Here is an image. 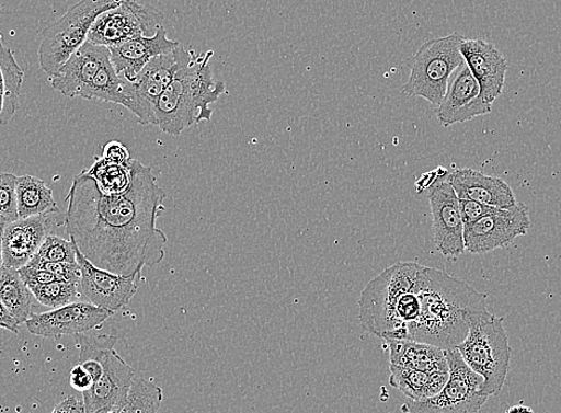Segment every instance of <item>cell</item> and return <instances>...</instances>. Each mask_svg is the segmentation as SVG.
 Listing matches in <instances>:
<instances>
[{"label": "cell", "instance_id": "cell-32", "mask_svg": "<svg viewBox=\"0 0 561 413\" xmlns=\"http://www.w3.org/2000/svg\"><path fill=\"white\" fill-rule=\"evenodd\" d=\"M19 177L9 172H0V217L8 222L20 219L18 205Z\"/></svg>", "mask_w": 561, "mask_h": 413}, {"label": "cell", "instance_id": "cell-35", "mask_svg": "<svg viewBox=\"0 0 561 413\" xmlns=\"http://www.w3.org/2000/svg\"><path fill=\"white\" fill-rule=\"evenodd\" d=\"M19 274L23 279V283L30 288L59 282V279L49 272L38 269L36 266L30 264L19 269Z\"/></svg>", "mask_w": 561, "mask_h": 413}, {"label": "cell", "instance_id": "cell-42", "mask_svg": "<svg viewBox=\"0 0 561 413\" xmlns=\"http://www.w3.org/2000/svg\"><path fill=\"white\" fill-rule=\"evenodd\" d=\"M504 413H534V411L526 405H515L507 409Z\"/></svg>", "mask_w": 561, "mask_h": 413}, {"label": "cell", "instance_id": "cell-27", "mask_svg": "<svg viewBox=\"0 0 561 413\" xmlns=\"http://www.w3.org/2000/svg\"><path fill=\"white\" fill-rule=\"evenodd\" d=\"M92 100L124 105L130 112L135 108L131 83L115 71L111 59L103 65L93 79L88 93V101Z\"/></svg>", "mask_w": 561, "mask_h": 413}, {"label": "cell", "instance_id": "cell-23", "mask_svg": "<svg viewBox=\"0 0 561 413\" xmlns=\"http://www.w3.org/2000/svg\"><path fill=\"white\" fill-rule=\"evenodd\" d=\"M24 73L0 34V125L7 126L19 108Z\"/></svg>", "mask_w": 561, "mask_h": 413}, {"label": "cell", "instance_id": "cell-17", "mask_svg": "<svg viewBox=\"0 0 561 413\" xmlns=\"http://www.w3.org/2000/svg\"><path fill=\"white\" fill-rule=\"evenodd\" d=\"M65 225L60 211L19 219L7 225L3 238V260L8 268L21 269L36 255L55 226Z\"/></svg>", "mask_w": 561, "mask_h": 413}, {"label": "cell", "instance_id": "cell-43", "mask_svg": "<svg viewBox=\"0 0 561 413\" xmlns=\"http://www.w3.org/2000/svg\"><path fill=\"white\" fill-rule=\"evenodd\" d=\"M0 7H2V4H0Z\"/></svg>", "mask_w": 561, "mask_h": 413}, {"label": "cell", "instance_id": "cell-18", "mask_svg": "<svg viewBox=\"0 0 561 413\" xmlns=\"http://www.w3.org/2000/svg\"><path fill=\"white\" fill-rule=\"evenodd\" d=\"M463 61L471 70L483 99L493 103L503 92L507 61L503 53L482 38H465L460 46Z\"/></svg>", "mask_w": 561, "mask_h": 413}, {"label": "cell", "instance_id": "cell-25", "mask_svg": "<svg viewBox=\"0 0 561 413\" xmlns=\"http://www.w3.org/2000/svg\"><path fill=\"white\" fill-rule=\"evenodd\" d=\"M18 205L20 219L60 211L46 182L30 175L19 177Z\"/></svg>", "mask_w": 561, "mask_h": 413}, {"label": "cell", "instance_id": "cell-38", "mask_svg": "<svg viewBox=\"0 0 561 413\" xmlns=\"http://www.w3.org/2000/svg\"><path fill=\"white\" fill-rule=\"evenodd\" d=\"M50 413H85L83 401H79L75 395H69L61 401Z\"/></svg>", "mask_w": 561, "mask_h": 413}, {"label": "cell", "instance_id": "cell-5", "mask_svg": "<svg viewBox=\"0 0 561 413\" xmlns=\"http://www.w3.org/2000/svg\"><path fill=\"white\" fill-rule=\"evenodd\" d=\"M421 269L420 263L399 262L367 284L358 301V318L365 331L383 341H396L398 302L415 287Z\"/></svg>", "mask_w": 561, "mask_h": 413}, {"label": "cell", "instance_id": "cell-7", "mask_svg": "<svg viewBox=\"0 0 561 413\" xmlns=\"http://www.w3.org/2000/svg\"><path fill=\"white\" fill-rule=\"evenodd\" d=\"M126 0H82L43 33L38 48L39 68L56 76L73 53L88 42L93 23Z\"/></svg>", "mask_w": 561, "mask_h": 413}, {"label": "cell", "instance_id": "cell-16", "mask_svg": "<svg viewBox=\"0 0 561 413\" xmlns=\"http://www.w3.org/2000/svg\"><path fill=\"white\" fill-rule=\"evenodd\" d=\"M117 337L113 335L102 353V376L83 393L85 413H96L112 406L128 395L136 372L115 351Z\"/></svg>", "mask_w": 561, "mask_h": 413}, {"label": "cell", "instance_id": "cell-22", "mask_svg": "<svg viewBox=\"0 0 561 413\" xmlns=\"http://www.w3.org/2000/svg\"><path fill=\"white\" fill-rule=\"evenodd\" d=\"M390 366L423 371H449L446 351L415 341H386Z\"/></svg>", "mask_w": 561, "mask_h": 413}, {"label": "cell", "instance_id": "cell-10", "mask_svg": "<svg viewBox=\"0 0 561 413\" xmlns=\"http://www.w3.org/2000/svg\"><path fill=\"white\" fill-rule=\"evenodd\" d=\"M529 209L523 203L511 208H496L482 219L463 226L465 251L473 255L511 245L530 229Z\"/></svg>", "mask_w": 561, "mask_h": 413}, {"label": "cell", "instance_id": "cell-12", "mask_svg": "<svg viewBox=\"0 0 561 413\" xmlns=\"http://www.w3.org/2000/svg\"><path fill=\"white\" fill-rule=\"evenodd\" d=\"M73 245L76 260L82 272L79 283L82 296L88 299V302L106 311L116 313L123 310L136 297L141 285L142 271L125 276L100 269L80 252L75 243Z\"/></svg>", "mask_w": 561, "mask_h": 413}, {"label": "cell", "instance_id": "cell-9", "mask_svg": "<svg viewBox=\"0 0 561 413\" xmlns=\"http://www.w3.org/2000/svg\"><path fill=\"white\" fill-rule=\"evenodd\" d=\"M163 21V13L156 8L126 0L102 13L93 23L88 42L113 48L139 36H153Z\"/></svg>", "mask_w": 561, "mask_h": 413}, {"label": "cell", "instance_id": "cell-34", "mask_svg": "<svg viewBox=\"0 0 561 413\" xmlns=\"http://www.w3.org/2000/svg\"><path fill=\"white\" fill-rule=\"evenodd\" d=\"M459 206L463 226L476 222L479 219H482L494 207L484 206L482 204H478L473 202V199L459 197ZM497 208V207H496Z\"/></svg>", "mask_w": 561, "mask_h": 413}, {"label": "cell", "instance_id": "cell-28", "mask_svg": "<svg viewBox=\"0 0 561 413\" xmlns=\"http://www.w3.org/2000/svg\"><path fill=\"white\" fill-rule=\"evenodd\" d=\"M163 402V390L151 380L138 378L133 382L123 402L96 413H158Z\"/></svg>", "mask_w": 561, "mask_h": 413}, {"label": "cell", "instance_id": "cell-29", "mask_svg": "<svg viewBox=\"0 0 561 413\" xmlns=\"http://www.w3.org/2000/svg\"><path fill=\"white\" fill-rule=\"evenodd\" d=\"M87 173L95 180L100 191L105 195L124 194L131 182L129 164L128 167L114 164L102 157H95V162Z\"/></svg>", "mask_w": 561, "mask_h": 413}, {"label": "cell", "instance_id": "cell-40", "mask_svg": "<svg viewBox=\"0 0 561 413\" xmlns=\"http://www.w3.org/2000/svg\"><path fill=\"white\" fill-rule=\"evenodd\" d=\"M440 179L438 176L437 170L432 172H426L424 175L416 182V190L421 193L425 190H431L432 186Z\"/></svg>", "mask_w": 561, "mask_h": 413}, {"label": "cell", "instance_id": "cell-20", "mask_svg": "<svg viewBox=\"0 0 561 413\" xmlns=\"http://www.w3.org/2000/svg\"><path fill=\"white\" fill-rule=\"evenodd\" d=\"M180 45L168 37V32L162 25L153 36H139L110 48L111 60L119 76L124 77L127 82L135 83L147 64Z\"/></svg>", "mask_w": 561, "mask_h": 413}, {"label": "cell", "instance_id": "cell-1", "mask_svg": "<svg viewBox=\"0 0 561 413\" xmlns=\"http://www.w3.org/2000/svg\"><path fill=\"white\" fill-rule=\"evenodd\" d=\"M131 182L124 194H103L87 171L76 175L66 202V230L98 268L131 275L153 268L165 256L168 238L157 228L167 193L153 171L138 159L129 162Z\"/></svg>", "mask_w": 561, "mask_h": 413}, {"label": "cell", "instance_id": "cell-33", "mask_svg": "<svg viewBox=\"0 0 561 413\" xmlns=\"http://www.w3.org/2000/svg\"><path fill=\"white\" fill-rule=\"evenodd\" d=\"M33 266H36L38 269L49 272L50 274L55 275L59 282L65 283L79 284L80 275H82L78 263H43Z\"/></svg>", "mask_w": 561, "mask_h": 413}, {"label": "cell", "instance_id": "cell-30", "mask_svg": "<svg viewBox=\"0 0 561 413\" xmlns=\"http://www.w3.org/2000/svg\"><path fill=\"white\" fill-rule=\"evenodd\" d=\"M79 289V284L65 282H55L31 288L36 301L50 310L75 302L80 297Z\"/></svg>", "mask_w": 561, "mask_h": 413}, {"label": "cell", "instance_id": "cell-31", "mask_svg": "<svg viewBox=\"0 0 561 413\" xmlns=\"http://www.w3.org/2000/svg\"><path fill=\"white\" fill-rule=\"evenodd\" d=\"M43 263H77L75 245L58 236H47L34 259L28 263L38 265Z\"/></svg>", "mask_w": 561, "mask_h": 413}, {"label": "cell", "instance_id": "cell-21", "mask_svg": "<svg viewBox=\"0 0 561 413\" xmlns=\"http://www.w3.org/2000/svg\"><path fill=\"white\" fill-rule=\"evenodd\" d=\"M458 197L473 199L489 207L511 208L517 202L512 186L499 177L473 169H458L447 176Z\"/></svg>", "mask_w": 561, "mask_h": 413}, {"label": "cell", "instance_id": "cell-19", "mask_svg": "<svg viewBox=\"0 0 561 413\" xmlns=\"http://www.w3.org/2000/svg\"><path fill=\"white\" fill-rule=\"evenodd\" d=\"M111 59V50L87 42L66 61L50 84L62 95L88 100L89 89L103 65Z\"/></svg>", "mask_w": 561, "mask_h": 413}, {"label": "cell", "instance_id": "cell-39", "mask_svg": "<svg viewBox=\"0 0 561 413\" xmlns=\"http://www.w3.org/2000/svg\"><path fill=\"white\" fill-rule=\"evenodd\" d=\"M21 324L18 322V319L11 314L8 310L7 306L0 301V329L10 331L12 333H20Z\"/></svg>", "mask_w": 561, "mask_h": 413}, {"label": "cell", "instance_id": "cell-24", "mask_svg": "<svg viewBox=\"0 0 561 413\" xmlns=\"http://www.w3.org/2000/svg\"><path fill=\"white\" fill-rule=\"evenodd\" d=\"M390 383L411 401H424L436 395L446 385L449 371H423L390 366Z\"/></svg>", "mask_w": 561, "mask_h": 413}, {"label": "cell", "instance_id": "cell-8", "mask_svg": "<svg viewBox=\"0 0 561 413\" xmlns=\"http://www.w3.org/2000/svg\"><path fill=\"white\" fill-rule=\"evenodd\" d=\"M449 377L436 395L424 401H409L404 413H478L490 395L483 391L484 379L467 366L456 349L446 351Z\"/></svg>", "mask_w": 561, "mask_h": 413}, {"label": "cell", "instance_id": "cell-41", "mask_svg": "<svg viewBox=\"0 0 561 413\" xmlns=\"http://www.w3.org/2000/svg\"><path fill=\"white\" fill-rule=\"evenodd\" d=\"M9 222L0 217V271H2L3 266H4V260H3V238H4V231H5V228H7V225Z\"/></svg>", "mask_w": 561, "mask_h": 413}, {"label": "cell", "instance_id": "cell-2", "mask_svg": "<svg viewBox=\"0 0 561 413\" xmlns=\"http://www.w3.org/2000/svg\"><path fill=\"white\" fill-rule=\"evenodd\" d=\"M420 316L408 341L449 351L458 348L470 330V316L488 311V297L449 274L422 265L417 277Z\"/></svg>", "mask_w": 561, "mask_h": 413}, {"label": "cell", "instance_id": "cell-37", "mask_svg": "<svg viewBox=\"0 0 561 413\" xmlns=\"http://www.w3.org/2000/svg\"><path fill=\"white\" fill-rule=\"evenodd\" d=\"M70 383L76 391L84 393L92 388L93 381L87 369L78 364L71 369Z\"/></svg>", "mask_w": 561, "mask_h": 413}, {"label": "cell", "instance_id": "cell-26", "mask_svg": "<svg viewBox=\"0 0 561 413\" xmlns=\"http://www.w3.org/2000/svg\"><path fill=\"white\" fill-rule=\"evenodd\" d=\"M0 301H2L22 325L34 314L35 297L23 283L19 271L3 266L0 271Z\"/></svg>", "mask_w": 561, "mask_h": 413}, {"label": "cell", "instance_id": "cell-3", "mask_svg": "<svg viewBox=\"0 0 561 413\" xmlns=\"http://www.w3.org/2000/svg\"><path fill=\"white\" fill-rule=\"evenodd\" d=\"M214 51L195 55L159 97L154 108L156 126L170 136H180L195 124L208 123L216 103L226 90L214 79L210 59Z\"/></svg>", "mask_w": 561, "mask_h": 413}, {"label": "cell", "instance_id": "cell-36", "mask_svg": "<svg viewBox=\"0 0 561 413\" xmlns=\"http://www.w3.org/2000/svg\"><path fill=\"white\" fill-rule=\"evenodd\" d=\"M102 158L114 164L128 167L130 153L123 142L113 140L103 146Z\"/></svg>", "mask_w": 561, "mask_h": 413}, {"label": "cell", "instance_id": "cell-4", "mask_svg": "<svg viewBox=\"0 0 561 413\" xmlns=\"http://www.w3.org/2000/svg\"><path fill=\"white\" fill-rule=\"evenodd\" d=\"M469 335L458 345L467 366L484 379L483 391L499 395L511 369L512 348L503 319L489 311L470 316Z\"/></svg>", "mask_w": 561, "mask_h": 413}, {"label": "cell", "instance_id": "cell-15", "mask_svg": "<svg viewBox=\"0 0 561 413\" xmlns=\"http://www.w3.org/2000/svg\"><path fill=\"white\" fill-rule=\"evenodd\" d=\"M435 110L440 125L450 127L490 114L492 104L483 99L476 78L463 61L451 76L446 95Z\"/></svg>", "mask_w": 561, "mask_h": 413}, {"label": "cell", "instance_id": "cell-11", "mask_svg": "<svg viewBox=\"0 0 561 413\" xmlns=\"http://www.w3.org/2000/svg\"><path fill=\"white\" fill-rule=\"evenodd\" d=\"M195 53L186 50L182 45L165 55L159 56L145 66L135 83V108L133 114L138 117L140 125H154V108L157 101L171 84L178 73L188 65Z\"/></svg>", "mask_w": 561, "mask_h": 413}, {"label": "cell", "instance_id": "cell-13", "mask_svg": "<svg viewBox=\"0 0 561 413\" xmlns=\"http://www.w3.org/2000/svg\"><path fill=\"white\" fill-rule=\"evenodd\" d=\"M114 314L91 302L75 301L56 310L34 313L25 325L32 335L59 340L101 329Z\"/></svg>", "mask_w": 561, "mask_h": 413}, {"label": "cell", "instance_id": "cell-14", "mask_svg": "<svg viewBox=\"0 0 561 413\" xmlns=\"http://www.w3.org/2000/svg\"><path fill=\"white\" fill-rule=\"evenodd\" d=\"M430 203L436 250L446 257H460L465 252L463 222L459 197L447 180L432 186Z\"/></svg>", "mask_w": 561, "mask_h": 413}, {"label": "cell", "instance_id": "cell-6", "mask_svg": "<svg viewBox=\"0 0 561 413\" xmlns=\"http://www.w3.org/2000/svg\"><path fill=\"white\" fill-rule=\"evenodd\" d=\"M463 39L460 33H453L424 43L407 61L411 73L403 92L410 97L424 99L436 108L446 95L451 76L463 62L460 49Z\"/></svg>", "mask_w": 561, "mask_h": 413}]
</instances>
